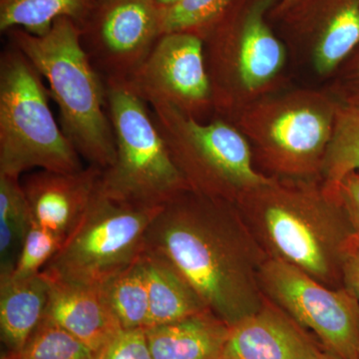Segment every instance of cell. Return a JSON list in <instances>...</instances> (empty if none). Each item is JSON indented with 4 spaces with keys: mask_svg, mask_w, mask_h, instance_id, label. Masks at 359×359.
I'll use <instances>...</instances> for the list:
<instances>
[{
    "mask_svg": "<svg viewBox=\"0 0 359 359\" xmlns=\"http://www.w3.org/2000/svg\"><path fill=\"white\" fill-rule=\"evenodd\" d=\"M339 101L314 89L273 93L229 121L244 134L254 159L271 176L321 179Z\"/></svg>",
    "mask_w": 359,
    "mask_h": 359,
    "instance_id": "obj_4",
    "label": "cell"
},
{
    "mask_svg": "<svg viewBox=\"0 0 359 359\" xmlns=\"http://www.w3.org/2000/svg\"><path fill=\"white\" fill-rule=\"evenodd\" d=\"M318 359H340L339 356L335 355V354L330 353L327 349H323V353H320V355L318 356Z\"/></svg>",
    "mask_w": 359,
    "mask_h": 359,
    "instance_id": "obj_33",
    "label": "cell"
},
{
    "mask_svg": "<svg viewBox=\"0 0 359 359\" xmlns=\"http://www.w3.org/2000/svg\"><path fill=\"white\" fill-rule=\"evenodd\" d=\"M235 205L266 257L341 287L342 262L354 233L337 194L323 180L271 176Z\"/></svg>",
    "mask_w": 359,
    "mask_h": 359,
    "instance_id": "obj_2",
    "label": "cell"
},
{
    "mask_svg": "<svg viewBox=\"0 0 359 359\" xmlns=\"http://www.w3.org/2000/svg\"><path fill=\"white\" fill-rule=\"evenodd\" d=\"M306 0H283L282 9L297 8Z\"/></svg>",
    "mask_w": 359,
    "mask_h": 359,
    "instance_id": "obj_31",
    "label": "cell"
},
{
    "mask_svg": "<svg viewBox=\"0 0 359 359\" xmlns=\"http://www.w3.org/2000/svg\"><path fill=\"white\" fill-rule=\"evenodd\" d=\"M156 0H97L81 41L104 81L124 82L140 67L162 33Z\"/></svg>",
    "mask_w": 359,
    "mask_h": 359,
    "instance_id": "obj_12",
    "label": "cell"
},
{
    "mask_svg": "<svg viewBox=\"0 0 359 359\" xmlns=\"http://www.w3.org/2000/svg\"><path fill=\"white\" fill-rule=\"evenodd\" d=\"M49 283L43 273L26 278L0 276V337L4 353L22 348L43 318Z\"/></svg>",
    "mask_w": 359,
    "mask_h": 359,
    "instance_id": "obj_18",
    "label": "cell"
},
{
    "mask_svg": "<svg viewBox=\"0 0 359 359\" xmlns=\"http://www.w3.org/2000/svg\"><path fill=\"white\" fill-rule=\"evenodd\" d=\"M98 287L122 330L147 327L150 304L141 256Z\"/></svg>",
    "mask_w": 359,
    "mask_h": 359,
    "instance_id": "obj_21",
    "label": "cell"
},
{
    "mask_svg": "<svg viewBox=\"0 0 359 359\" xmlns=\"http://www.w3.org/2000/svg\"><path fill=\"white\" fill-rule=\"evenodd\" d=\"M231 327L211 311L145 328L153 359H219Z\"/></svg>",
    "mask_w": 359,
    "mask_h": 359,
    "instance_id": "obj_17",
    "label": "cell"
},
{
    "mask_svg": "<svg viewBox=\"0 0 359 359\" xmlns=\"http://www.w3.org/2000/svg\"><path fill=\"white\" fill-rule=\"evenodd\" d=\"M39 70L13 45L0 58V174L20 178L39 168L72 173L81 156L59 128Z\"/></svg>",
    "mask_w": 359,
    "mask_h": 359,
    "instance_id": "obj_7",
    "label": "cell"
},
{
    "mask_svg": "<svg viewBox=\"0 0 359 359\" xmlns=\"http://www.w3.org/2000/svg\"><path fill=\"white\" fill-rule=\"evenodd\" d=\"M163 207L118 202L98 189L83 218L42 273L54 280L99 287L141 256L149 226Z\"/></svg>",
    "mask_w": 359,
    "mask_h": 359,
    "instance_id": "obj_9",
    "label": "cell"
},
{
    "mask_svg": "<svg viewBox=\"0 0 359 359\" xmlns=\"http://www.w3.org/2000/svg\"><path fill=\"white\" fill-rule=\"evenodd\" d=\"M46 278L49 294L43 318L65 328L93 353L122 330L98 287Z\"/></svg>",
    "mask_w": 359,
    "mask_h": 359,
    "instance_id": "obj_16",
    "label": "cell"
},
{
    "mask_svg": "<svg viewBox=\"0 0 359 359\" xmlns=\"http://www.w3.org/2000/svg\"><path fill=\"white\" fill-rule=\"evenodd\" d=\"M6 34L46 80L61 129L79 155L91 166L109 168L115 161L116 144L105 82L84 49L79 25L62 18L43 36L20 28Z\"/></svg>",
    "mask_w": 359,
    "mask_h": 359,
    "instance_id": "obj_3",
    "label": "cell"
},
{
    "mask_svg": "<svg viewBox=\"0 0 359 359\" xmlns=\"http://www.w3.org/2000/svg\"><path fill=\"white\" fill-rule=\"evenodd\" d=\"M32 224L20 178L0 174V276L13 273Z\"/></svg>",
    "mask_w": 359,
    "mask_h": 359,
    "instance_id": "obj_22",
    "label": "cell"
},
{
    "mask_svg": "<svg viewBox=\"0 0 359 359\" xmlns=\"http://www.w3.org/2000/svg\"><path fill=\"white\" fill-rule=\"evenodd\" d=\"M351 173H359V106L339 101L321 180L332 190Z\"/></svg>",
    "mask_w": 359,
    "mask_h": 359,
    "instance_id": "obj_23",
    "label": "cell"
},
{
    "mask_svg": "<svg viewBox=\"0 0 359 359\" xmlns=\"http://www.w3.org/2000/svg\"><path fill=\"white\" fill-rule=\"evenodd\" d=\"M94 353L74 335L42 318L22 348L0 359H93Z\"/></svg>",
    "mask_w": 359,
    "mask_h": 359,
    "instance_id": "obj_24",
    "label": "cell"
},
{
    "mask_svg": "<svg viewBox=\"0 0 359 359\" xmlns=\"http://www.w3.org/2000/svg\"><path fill=\"white\" fill-rule=\"evenodd\" d=\"M150 107L167 105L204 121L214 112L204 39L197 33H164L146 60L124 81Z\"/></svg>",
    "mask_w": 359,
    "mask_h": 359,
    "instance_id": "obj_11",
    "label": "cell"
},
{
    "mask_svg": "<svg viewBox=\"0 0 359 359\" xmlns=\"http://www.w3.org/2000/svg\"><path fill=\"white\" fill-rule=\"evenodd\" d=\"M97 0H0V32L20 28L43 36L59 18H70L81 26Z\"/></svg>",
    "mask_w": 359,
    "mask_h": 359,
    "instance_id": "obj_20",
    "label": "cell"
},
{
    "mask_svg": "<svg viewBox=\"0 0 359 359\" xmlns=\"http://www.w3.org/2000/svg\"><path fill=\"white\" fill-rule=\"evenodd\" d=\"M297 7L314 71L332 75L359 45V0H306Z\"/></svg>",
    "mask_w": 359,
    "mask_h": 359,
    "instance_id": "obj_15",
    "label": "cell"
},
{
    "mask_svg": "<svg viewBox=\"0 0 359 359\" xmlns=\"http://www.w3.org/2000/svg\"><path fill=\"white\" fill-rule=\"evenodd\" d=\"M151 109L193 192L236 205L271 181L257 169L249 141L233 123L222 117L201 121L167 105Z\"/></svg>",
    "mask_w": 359,
    "mask_h": 359,
    "instance_id": "obj_8",
    "label": "cell"
},
{
    "mask_svg": "<svg viewBox=\"0 0 359 359\" xmlns=\"http://www.w3.org/2000/svg\"><path fill=\"white\" fill-rule=\"evenodd\" d=\"M235 1L203 37L214 112L226 120L276 93L287 57L264 16L269 0L240 7Z\"/></svg>",
    "mask_w": 359,
    "mask_h": 359,
    "instance_id": "obj_5",
    "label": "cell"
},
{
    "mask_svg": "<svg viewBox=\"0 0 359 359\" xmlns=\"http://www.w3.org/2000/svg\"><path fill=\"white\" fill-rule=\"evenodd\" d=\"M323 351L266 297L259 311L231 327L219 359H318Z\"/></svg>",
    "mask_w": 359,
    "mask_h": 359,
    "instance_id": "obj_14",
    "label": "cell"
},
{
    "mask_svg": "<svg viewBox=\"0 0 359 359\" xmlns=\"http://www.w3.org/2000/svg\"><path fill=\"white\" fill-rule=\"evenodd\" d=\"M353 84L355 85L356 86L354 87V88H355L356 90V94H358V95L353 97V98H351V100L347 101V102H344V104L359 106V58L358 61V65H356L355 71H354Z\"/></svg>",
    "mask_w": 359,
    "mask_h": 359,
    "instance_id": "obj_30",
    "label": "cell"
},
{
    "mask_svg": "<svg viewBox=\"0 0 359 359\" xmlns=\"http://www.w3.org/2000/svg\"><path fill=\"white\" fill-rule=\"evenodd\" d=\"M93 359H153L145 328L120 330L105 346L94 353Z\"/></svg>",
    "mask_w": 359,
    "mask_h": 359,
    "instance_id": "obj_27",
    "label": "cell"
},
{
    "mask_svg": "<svg viewBox=\"0 0 359 359\" xmlns=\"http://www.w3.org/2000/svg\"><path fill=\"white\" fill-rule=\"evenodd\" d=\"M61 245L62 242L51 231L32 222L15 268L11 275L7 276L14 278H26L41 273Z\"/></svg>",
    "mask_w": 359,
    "mask_h": 359,
    "instance_id": "obj_26",
    "label": "cell"
},
{
    "mask_svg": "<svg viewBox=\"0 0 359 359\" xmlns=\"http://www.w3.org/2000/svg\"><path fill=\"white\" fill-rule=\"evenodd\" d=\"M264 295L340 359H359V304L346 287H330L278 259L259 268Z\"/></svg>",
    "mask_w": 359,
    "mask_h": 359,
    "instance_id": "obj_10",
    "label": "cell"
},
{
    "mask_svg": "<svg viewBox=\"0 0 359 359\" xmlns=\"http://www.w3.org/2000/svg\"><path fill=\"white\" fill-rule=\"evenodd\" d=\"M342 283L359 304V238L353 236L347 245L342 262Z\"/></svg>",
    "mask_w": 359,
    "mask_h": 359,
    "instance_id": "obj_29",
    "label": "cell"
},
{
    "mask_svg": "<svg viewBox=\"0 0 359 359\" xmlns=\"http://www.w3.org/2000/svg\"><path fill=\"white\" fill-rule=\"evenodd\" d=\"M235 0H180L173 6L162 8V33L194 32L204 37Z\"/></svg>",
    "mask_w": 359,
    "mask_h": 359,
    "instance_id": "obj_25",
    "label": "cell"
},
{
    "mask_svg": "<svg viewBox=\"0 0 359 359\" xmlns=\"http://www.w3.org/2000/svg\"><path fill=\"white\" fill-rule=\"evenodd\" d=\"M332 191L346 212L354 236L359 238V173L347 175Z\"/></svg>",
    "mask_w": 359,
    "mask_h": 359,
    "instance_id": "obj_28",
    "label": "cell"
},
{
    "mask_svg": "<svg viewBox=\"0 0 359 359\" xmlns=\"http://www.w3.org/2000/svg\"><path fill=\"white\" fill-rule=\"evenodd\" d=\"M104 82L116 158L102 171L99 192L118 202L159 208L191 191L148 104L124 82Z\"/></svg>",
    "mask_w": 359,
    "mask_h": 359,
    "instance_id": "obj_6",
    "label": "cell"
},
{
    "mask_svg": "<svg viewBox=\"0 0 359 359\" xmlns=\"http://www.w3.org/2000/svg\"><path fill=\"white\" fill-rule=\"evenodd\" d=\"M156 1H157L158 6L161 8H167V7L173 6L175 4H178L180 0H156Z\"/></svg>",
    "mask_w": 359,
    "mask_h": 359,
    "instance_id": "obj_32",
    "label": "cell"
},
{
    "mask_svg": "<svg viewBox=\"0 0 359 359\" xmlns=\"http://www.w3.org/2000/svg\"><path fill=\"white\" fill-rule=\"evenodd\" d=\"M145 248L169 259L230 327L266 301L259 273L266 257L235 205L187 191L153 219Z\"/></svg>",
    "mask_w": 359,
    "mask_h": 359,
    "instance_id": "obj_1",
    "label": "cell"
},
{
    "mask_svg": "<svg viewBox=\"0 0 359 359\" xmlns=\"http://www.w3.org/2000/svg\"><path fill=\"white\" fill-rule=\"evenodd\" d=\"M141 263L150 304L146 328L210 311L188 280L159 252L145 248Z\"/></svg>",
    "mask_w": 359,
    "mask_h": 359,
    "instance_id": "obj_19",
    "label": "cell"
},
{
    "mask_svg": "<svg viewBox=\"0 0 359 359\" xmlns=\"http://www.w3.org/2000/svg\"><path fill=\"white\" fill-rule=\"evenodd\" d=\"M102 169L89 165L72 173L40 170L22 183L33 223L65 242L99 189Z\"/></svg>",
    "mask_w": 359,
    "mask_h": 359,
    "instance_id": "obj_13",
    "label": "cell"
}]
</instances>
